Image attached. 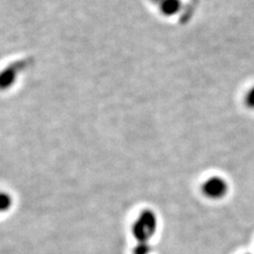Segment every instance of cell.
Here are the masks:
<instances>
[{
  "label": "cell",
  "instance_id": "obj_1",
  "mask_svg": "<svg viewBox=\"0 0 254 254\" xmlns=\"http://www.w3.org/2000/svg\"><path fill=\"white\" fill-rule=\"evenodd\" d=\"M158 220L156 214L150 210H144L140 213L137 220L132 225V234L138 243H148L157 230Z\"/></svg>",
  "mask_w": 254,
  "mask_h": 254
},
{
  "label": "cell",
  "instance_id": "obj_2",
  "mask_svg": "<svg viewBox=\"0 0 254 254\" xmlns=\"http://www.w3.org/2000/svg\"><path fill=\"white\" fill-rule=\"evenodd\" d=\"M201 190H202V194L205 197H208L213 200H218L227 195L229 187H228L227 181L224 178L214 176V177H210L209 179H206L203 182Z\"/></svg>",
  "mask_w": 254,
  "mask_h": 254
},
{
  "label": "cell",
  "instance_id": "obj_3",
  "mask_svg": "<svg viewBox=\"0 0 254 254\" xmlns=\"http://www.w3.org/2000/svg\"><path fill=\"white\" fill-rule=\"evenodd\" d=\"M181 6L180 0H164L161 4V11L163 14L172 16L179 12Z\"/></svg>",
  "mask_w": 254,
  "mask_h": 254
},
{
  "label": "cell",
  "instance_id": "obj_4",
  "mask_svg": "<svg viewBox=\"0 0 254 254\" xmlns=\"http://www.w3.org/2000/svg\"><path fill=\"white\" fill-rule=\"evenodd\" d=\"M12 205L11 197L5 193H0V213L9 210Z\"/></svg>",
  "mask_w": 254,
  "mask_h": 254
},
{
  "label": "cell",
  "instance_id": "obj_5",
  "mask_svg": "<svg viewBox=\"0 0 254 254\" xmlns=\"http://www.w3.org/2000/svg\"><path fill=\"white\" fill-rule=\"evenodd\" d=\"M152 248L148 243H138L133 249V254H149Z\"/></svg>",
  "mask_w": 254,
  "mask_h": 254
},
{
  "label": "cell",
  "instance_id": "obj_6",
  "mask_svg": "<svg viewBox=\"0 0 254 254\" xmlns=\"http://www.w3.org/2000/svg\"><path fill=\"white\" fill-rule=\"evenodd\" d=\"M245 104L248 108L254 109V86L245 95Z\"/></svg>",
  "mask_w": 254,
  "mask_h": 254
}]
</instances>
